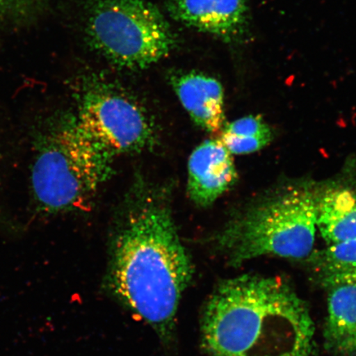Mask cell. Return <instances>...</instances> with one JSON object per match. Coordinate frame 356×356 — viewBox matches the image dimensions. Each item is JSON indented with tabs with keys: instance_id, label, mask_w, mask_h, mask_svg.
I'll return each mask as SVG.
<instances>
[{
	"instance_id": "cell-14",
	"label": "cell",
	"mask_w": 356,
	"mask_h": 356,
	"mask_svg": "<svg viewBox=\"0 0 356 356\" xmlns=\"http://www.w3.org/2000/svg\"><path fill=\"white\" fill-rule=\"evenodd\" d=\"M10 1H11V2H15V1H21V0H10Z\"/></svg>"
},
{
	"instance_id": "cell-10",
	"label": "cell",
	"mask_w": 356,
	"mask_h": 356,
	"mask_svg": "<svg viewBox=\"0 0 356 356\" xmlns=\"http://www.w3.org/2000/svg\"><path fill=\"white\" fill-rule=\"evenodd\" d=\"M324 339L327 348L340 356H356V283L327 289Z\"/></svg>"
},
{
	"instance_id": "cell-3",
	"label": "cell",
	"mask_w": 356,
	"mask_h": 356,
	"mask_svg": "<svg viewBox=\"0 0 356 356\" xmlns=\"http://www.w3.org/2000/svg\"><path fill=\"white\" fill-rule=\"evenodd\" d=\"M114 158L75 115L49 126L35 141L31 170L38 211L53 215L86 207L111 177Z\"/></svg>"
},
{
	"instance_id": "cell-8",
	"label": "cell",
	"mask_w": 356,
	"mask_h": 356,
	"mask_svg": "<svg viewBox=\"0 0 356 356\" xmlns=\"http://www.w3.org/2000/svg\"><path fill=\"white\" fill-rule=\"evenodd\" d=\"M237 179L232 154L220 139L204 141L191 154L188 190L198 207L211 206Z\"/></svg>"
},
{
	"instance_id": "cell-7",
	"label": "cell",
	"mask_w": 356,
	"mask_h": 356,
	"mask_svg": "<svg viewBox=\"0 0 356 356\" xmlns=\"http://www.w3.org/2000/svg\"><path fill=\"white\" fill-rule=\"evenodd\" d=\"M166 10L172 19L225 42H243L250 33L248 0H168Z\"/></svg>"
},
{
	"instance_id": "cell-6",
	"label": "cell",
	"mask_w": 356,
	"mask_h": 356,
	"mask_svg": "<svg viewBox=\"0 0 356 356\" xmlns=\"http://www.w3.org/2000/svg\"><path fill=\"white\" fill-rule=\"evenodd\" d=\"M75 117L114 157L140 152L154 140L153 124L145 110L121 88L104 79H86Z\"/></svg>"
},
{
	"instance_id": "cell-9",
	"label": "cell",
	"mask_w": 356,
	"mask_h": 356,
	"mask_svg": "<svg viewBox=\"0 0 356 356\" xmlns=\"http://www.w3.org/2000/svg\"><path fill=\"white\" fill-rule=\"evenodd\" d=\"M170 82L195 124L207 132L222 131L225 126V92L220 81L209 75L189 71L172 74Z\"/></svg>"
},
{
	"instance_id": "cell-11",
	"label": "cell",
	"mask_w": 356,
	"mask_h": 356,
	"mask_svg": "<svg viewBox=\"0 0 356 356\" xmlns=\"http://www.w3.org/2000/svg\"><path fill=\"white\" fill-rule=\"evenodd\" d=\"M317 230L327 245L356 239V189L337 186L318 191Z\"/></svg>"
},
{
	"instance_id": "cell-13",
	"label": "cell",
	"mask_w": 356,
	"mask_h": 356,
	"mask_svg": "<svg viewBox=\"0 0 356 356\" xmlns=\"http://www.w3.org/2000/svg\"><path fill=\"white\" fill-rule=\"evenodd\" d=\"M219 139L231 154H248L269 145L273 133L260 115H250L225 124Z\"/></svg>"
},
{
	"instance_id": "cell-4",
	"label": "cell",
	"mask_w": 356,
	"mask_h": 356,
	"mask_svg": "<svg viewBox=\"0 0 356 356\" xmlns=\"http://www.w3.org/2000/svg\"><path fill=\"white\" fill-rule=\"evenodd\" d=\"M318 190L288 186L261 200L227 225L218 245L231 265L265 256L309 257L317 232Z\"/></svg>"
},
{
	"instance_id": "cell-2",
	"label": "cell",
	"mask_w": 356,
	"mask_h": 356,
	"mask_svg": "<svg viewBox=\"0 0 356 356\" xmlns=\"http://www.w3.org/2000/svg\"><path fill=\"white\" fill-rule=\"evenodd\" d=\"M314 337L308 305L278 277L226 280L204 307L202 344L211 356H313Z\"/></svg>"
},
{
	"instance_id": "cell-12",
	"label": "cell",
	"mask_w": 356,
	"mask_h": 356,
	"mask_svg": "<svg viewBox=\"0 0 356 356\" xmlns=\"http://www.w3.org/2000/svg\"><path fill=\"white\" fill-rule=\"evenodd\" d=\"M309 257L315 277L323 287L356 283V239L327 245Z\"/></svg>"
},
{
	"instance_id": "cell-1",
	"label": "cell",
	"mask_w": 356,
	"mask_h": 356,
	"mask_svg": "<svg viewBox=\"0 0 356 356\" xmlns=\"http://www.w3.org/2000/svg\"><path fill=\"white\" fill-rule=\"evenodd\" d=\"M111 244L110 291L161 339L170 340L194 269L165 200L152 191H140L128 204Z\"/></svg>"
},
{
	"instance_id": "cell-5",
	"label": "cell",
	"mask_w": 356,
	"mask_h": 356,
	"mask_svg": "<svg viewBox=\"0 0 356 356\" xmlns=\"http://www.w3.org/2000/svg\"><path fill=\"white\" fill-rule=\"evenodd\" d=\"M86 38L111 65L132 71L159 63L177 47L170 24L149 0H93Z\"/></svg>"
}]
</instances>
